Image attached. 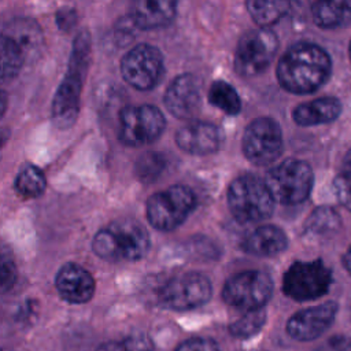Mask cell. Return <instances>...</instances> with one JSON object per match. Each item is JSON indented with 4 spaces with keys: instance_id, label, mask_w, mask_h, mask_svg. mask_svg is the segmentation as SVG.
Wrapping results in <instances>:
<instances>
[{
    "instance_id": "obj_1",
    "label": "cell",
    "mask_w": 351,
    "mask_h": 351,
    "mask_svg": "<svg viewBox=\"0 0 351 351\" xmlns=\"http://www.w3.org/2000/svg\"><path fill=\"white\" fill-rule=\"evenodd\" d=\"M330 71V58L321 47L299 43L288 48L278 60L277 80L285 90L307 95L324 85Z\"/></svg>"
},
{
    "instance_id": "obj_2",
    "label": "cell",
    "mask_w": 351,
    "mask_h": 351,
    "mask_svg": "<svg viewBox=\"0 0 351 351\" xmlns=\"http://www.w3.org/2000/svg\"><path fill=\"white\" fill-rule=\"evenodd\" d=\"M89 58L90 37L88 32H81L74 40L67 71L52 101V121L59 129H67L77 121L82 84L89 67Z\"/></svg>"
},
{
    "instance_id": "obj_3",
    "label": "cell",
    "mask_w": 351,
    "mask_h": 351,
    "mask_svg": "<svg viewBox=\"0 0 351 351\" xmlns=\"http://www.w3.org/2000/svg\"><path fill=\"white\" fill-rule=\"evenodd\" d=\"M92 248L99 258L110 262L138 261L149 250V234L140 222L121 218L96 233Z\"/></svg>"
},
{
    "instance_id": "obj_4",
    "label": "cell",
    "mask_w": 351,
    "mask_h": 351,
    "mask_svg": "<svg viewBox=\"0 0 351 351\" xmlns=\"http://www.w3.org/2000/svg\"><path fill=\"white\" fill-rule=\"evenodd\" d=\"M274 197L265 180L244 174L232 181L228 189L230 213L240 223H258L274 210Z\"/></svg>"
},
{
    "instance_id": "obj_5",
    "label": "cell",
    "mask_w": 351,
    "mask_h": 351,
    "mask_svg": "<svg viewBox=\"0 0 351 351\" xmlns=\"http://www.w3.org/2000/svg\"><path fill=\"white\" fill-rule=\"evenodd\" d=\"M196 203V196L189 186L171 185L149 196L145 206L147 219L155 229L169 232L186 219Z\"/></svg>"
},
{
    "instance_id": "obj_6",
    "label": "cell",
    "mask_w": 351,
    "mask_h": 351,
    "mask_svg": "<svg viewBox=\"0 0 351 351\" xmlns=\"http://www.w3.org/2000/svg\"><path fill=\"white\" fill-rule=\"evenodd\" d=\"M276 202L298 204L311 192L314 176L308 163L299 159H287L274 166L265 178Z\"/></svg>"
},
{
    "instance_id": "obj_7",
    "label": "cell",
    "mask_w": 351,
    "mask_h": 351,
    "mask_svg": "<svg viewBox=\"0 0 351 351\" xmlns=\"http://www.w3.org/2000/svg\"><path fill=\"white\" fill-rule=\"evenodd\" d=\"M278 49V38L269 27L247 32L236 47L234 69L243 77H255L273 62Z\"/></svg>"
},
{
    "instance_id": "obj_8",
    "label": "cell",
    "mask_w": 351,
    "mask_h": 351,
    "mask_svg": "<svg viewBox=\"0 0 351 351\" xmlns=\"http://www.w3.org/2000/svg\"><path fill=\"white\" fill-rule=\"evenodd\" d=\"M332 284L330 269L319 259L295 262L284 274V293L299 302L314 300L324 296Z\"/></svg>"
},
{
    "instance_id": "obj_9",
    "label": "cell",
    "mask_w": 351,
    "mask_h": 351,
    "mask_svg": "<svg viewBox=\"0 0 351 351\" xmlns=\"http://www.w3.org/2000/svg\"><path fill=\"white\" fill-rule=\"evenodd\" d=\"M273 293L271 277L262 270H245L230 277L222 289L226 304L250 311L263 308Z\"/></svg>"
},
{
    "instance_id": "obj_10",
    "label": "cell",
    "mask_w": 351,
    "mask_h": 351,
    "mask_svg": "<svg viewBox=\"0 0 351 351\" xmlns=\"http://www.w3.org/2000/svg\"><path fill=\"white\" fill-rule=\"evenodd\" d=\"M165 126L166 119L159 108L149 104L129 106L119 114V140L130 147L147 145L159 138Z\"/></svg>"
},
{
    "instance_id": "obj_11",
    "label": "cell",
    "mask_w": 351,
    "mask_h": 351,
    "mask_svg": "<svg viewBox=\"0 0 351 351\" xmlns=\"http://www.w3.org/2000/svg\"><path fill=\"white\" fill-rule=\"evenodd\" d=\"M213 293L210 280L200 273H184L170 278L159 292L163 307L185 311L206 304Z\"/></svg>"
},
{
    "instance_id": "obj_12",
    "label": "cell",
    "mask_w": 351,
    "mask_h": 351,
    "mask_svg": "<svg viewBox=\"0 0 351 351\" xmlns=\"http://www.w3.org/2000/svg\"><path fill=\"white\" fill-rule=\"evenodd\" d=\"M245 158L256 165L273 163L282 152V133L280 125L271 118H256L244 130L241 141Z\"/></svg>"
},
{
    "instance_id": "obj_13",
    "label": "cell",
    "mask_w": 351,
    "mask_h": 351,
    "mask_svg": "<svg viewBox=\"0 0 351 351\" xmlns=\"http://www.w3.org/2000/svg\"><path fill=\"white\" fill-rule=\"evenodd\" d=\"M163 56L149 44L133 47L121 60L123 80L138 90H149L156 86L163 75Z\"/></svg>"
},
{
    "instance_id": "obj_14",
    "label": "cell",
    "mask_w": 351,
    "mask_h": 351,
    "mask_svg": "<svg viewBox=\"0 0 351 351\" xmlns=\"http://www.w3.org/2000/svg\"><path fill=\"white\" fill-rule=\"evenodd\" d=\"M337 313L335 302H326L293 314L287 324L288 335L299 341H310L322 335L333 322Z\"/></svg>"
},
{
    "instance_id": "obj_15",
    "label": "cell",
    "mask_w": 351,
    "mask_h": 351,
    "mask_svg": "<svg viewBox=\"0 0 351 351\" xmlns=\"http://www.w3.org/2000/svg\"><path fill=\"white\" fill-rule=\"evenodd\" d=\"M163 103L173 117L191 119L200 108V82L192 74L178 75L167 86Z\"/></svg>"
},
{
    "instance_id": "obj_16",
    "label": "cell",
    "mask_w": 351,
    "mask_h": 351,
    "mask_svg": "<svg viewBox=\"0 0 351 351\" xmlns=\"http://www.w3.org/2000/svg\"><path fill=\"white\" fill-rule=\"evenodd\" d=\"M223 141L222 130L210 122L192 121L176 133L177 145L191 155H208L217 152Z\"/></svg>"
},
{
    "instance_id": "obj_17",
    "label": "cell",
    "mask_w": 351,
    "mask_h": 351,
    "mask_svg": "<svg viewBox=\"0 0 351 351\" xmlns=\"http://www.w3.org/2000/svg\"><path fill=\"white\" fill-rule=\"evenodd\" d=\"M55 287L63 300L74 304L89 302L95 293L92 274L77 263H66L59 269Z\"/></svg>"
},
{
    "instance_id": "obj_18",
    "label": "cell",
    "mask_w": 351,
    "mask_h": 351,
    "mask_svg": "<svg viewBox=\"0 0 351 351\" xmlns=\"http://www.w3.org/2000/svg\"><path fill=\"white\" fill-rule=\"evenodd\" d=\"M177 0H133L132 21L149 30L167 26L177 14Z\"/></svg>"
},
{
    "instance_id": "obj_19",
    "label": "cell",
    "mask_w": 351,
    "mask_h": 351,
    "mask_svg": "<svg viewBox=\"0 0 351 351\" xmlns=\"http://www.w3.org/2000/svg\"><path fill=\"white\" fill-rule=\"evenodd\" d=\"M287 245L288 239L282 229L274 225H262L244 239L241 248L256 256H274L282 252Z\"/></svg>"
},
{
    "instance_id": "obj_20",
    "label": "cell",
    "mask_w": 351,
    "mask_h": 351,
    "mask_svg": "<svg viewBox=\"0 0 351 351\" xmlns=\"http://www.w3.org/2000/svg\"><path fill=\"white\" fill-rule=\"evenodd\" d=\"M341 112V103L336 97H319L299 104L293 110V121L300 126H314L335 121Z\"/></svg>"
},
{
    "instance_id": "obj_21",
    "label": "cell",
    "mask_w": 351,
    "mask_h": 351,
    "mask_svg": "<svg viewBox=\"0 0 351 351\" xmlns=\"http://www.w3.org/2000/svg\"><path fill=\"white\" fill-rule=\"evenodd\" d=\"M317 26L337 29L351 22V0H317L311 8Z\"/></svg>"
},
{
    "instance_id": "obj_22",
    "label": "cell",
    "mask_w": 351,
    "mask_h": 351,
    "mask_svg": "<svg viewBox=\"0 0 351 351\" xmlns=\"http://www.w3.org/2000/svg\"><path fill=\"white\" fill-rule=\"evenodd\" d=\"M291 0H247V10L254 22L261 27H269L287 15Z\"/></svg>"
},
{
    "instance_id": "obj_23",
    "label": "cell",
    "mask_w": 351,
    "mask_h": 351,
    "mask_svg": "<svg viewBox=\"0 0 351 351\" xmlns=\"http://www.w3.org/2000/svg\"><path fill=\"white\" fill-rule=\"evenodd\" d=\"M26 59V52L22 45L11 36L1 34V80L3 82L15 78Z\"/></svg>"
},
{
    "instance_id": "obj_24",
    "label": "cell",
    "mask_w": 351,
    "mask_h": 351,
    "mask_svg": "<svg viewBox=\"0 0 351 351\" xmlns=\"http://www.w3.org/2000/svg\"><path fill=\"white\" fill-rule=\"evenodd\" d=\"M208 101L228 115H236L241 110V100L236 89L225 81H214L207 93Z\"/></svg>"
},
{
    "instance_id": "obj_25",
    "label": "cell",
    "mask_w": 351,
    "mask_h": 351,
    "mask_svg": "<svg viewBox=\"0 0 351 351\" xmlns=\"http://www.w3.org/2000/svg\"><path fill=\"white\" fill-rule=\"evenodd\" d=\"M5 34L11 36L16 40L26 52V56L34 52L41 44V32L34 21L18 19L12 23H8L7 29H4Z\"/></svg>"
},
{
    "instance_id": "obj_26",
    "label": "cell",
    "mask_w": 351,
    "mask_h": 351,
    "mask_svg": "<svg viewBox=\"0 0 351 351\" xmlns=\"http://www.w3.org/2000/svg\"><path fill=\"white\" fill-rule=\"evenodd\" d=\"M45 186L44 173L33 165L23 166L15 178V189L23 197H38L45 191Z\"/></svg>"
},
{
    "instance_id": "obj_27",
    "label": "cell",
    "mask_w": 351,
    "mask_h": 351,
    "mask_svg": "<svg viewBox=\"0 0 351 351\" xmlns=\"http://www.w3.org/2000/svg\"><path fill=\"white\" fill-rule=\"evenodd\" d=\"M266 322V313L263 308L245 311L243 317L234 321L229 326V332L232 336L239 339H247L256 335Z\"/></svg>"
},
{
    "instance_id": "obj_28",
    "label": "cell",
    "mask_w": 351,
    "mask_h": 351,
    "mask_svg": "<svg viewBox=\"0 0 351 351\" xmlns=\"http://www.w3.org/2000/svg\"><path fill=\"white\" fill-rule=\"evenodd\" d=\"M96 351H154V346L145 335H133L122 340L107 341Z\"/></svg>"
},
{
    "instance_id": "obj_29",
    "label": "cell",
    "mask_w": 351,
    "mask_h": 351,
    "mask_svg": "<svg viewBox=\"0 0 351 351\" xmlns=\"http://www.w3.org/2000/svg\"><path fill=\"white\" fill-rule=\"evenodd\" d=\"M340 219L339 215L330 207H319L311 213L306 226L308 230L315 233H325L337 228Z\"/></svg>"
},
{
    "instance_id": "obj_30",
    "label": "cell",
    "mask_w": 351,
    "mask_h": 351,
    "mask_svg": "<svg viewBox=\"0 0 351 351\" xmlns=\"http://www.w3.org/2000/svg\"><path fill=\"white\" fill-rule=\"evenodd\" d=\"M165 166H166V162L160 154L149 152L138 159L136 171H137L140 180L152 181L163 171Z\"/></svg>"
},
{
    "instance_id": "obj_31",
    "label": "cell",
    "mask_w": 351,
    "mask_h": 351,
    "mask_svg": "<svg viewBox=\"0 0 351 351\" xmlns=\"http://www.w3.org/2000/svg\"><path fill=\"white\" fill-rule=\"evenodd\" d=\"M333 188L339 202L351 211V171L344 170L333 181Z\"/></svg>"
},
{
    "instance_id": "obj_32",
    "label": "cell",
    "mask_w": 351,
    "mask_h": 351,
    "mask_svg": "<svg viewBox=\"0 0 351 351\" xmlns=\"http://www.w3.org/2000/svg\"><path fill=\"white\" fill-rule=\"evenodd\" d=\"M174 351H221L218 344L211 339L192 337L182 341Z\"/></svg>"
},
{
    "instance_id": "obj_33",
    "label": "cell",
    "mask_w": 351,
    "mask_h": 351,
    "mask_svg": "<svg viewBox=\"0 0 351 351\" xmlns=\"http://www.w3.org/2000/svg\"><path fill=\"white\" fill-rule=\"evenodd\" d=\"M314 351H351V337L343 335L332 336Z\"/></svg>"
},
{
    "instance_id": "obj_34",
    "label": "cell",
    "mask_w": 351,
    "mask_h": 351,
    "mask_svg": "<svg viewBox=\"0 0 351 351\" xmlns=\"http://www.w3.org/2000/svg\"><path fill=\"white\" fill-rule=\"evenodd\" d=\"M16 278V270L12 261L3 258L1 261V289L5 292L8 288H11Z\"/></svg>"
},
{
    "instance_id": "obj_35",
    "label": "cell",
    "mask_w": 351,
    "mask_h": 351,
    "mask_svg": "<svg viewBox=\"0 0 351 351\" xmlns=\"http://www.w3.org/2000/svg\"><path fill=\"white\" fill-rule=\"evenodd\" d=\"M344 266H346L347 271L351 274V247L348 248V251L344 255Z\"/></svg>"
},
{
    "instance_id": "obj_36",
    "label": "cell",
    "mask_w": 351,
    "mask_h": 351,
    "mask_svg": "<svg viewBox=\"0 0 351 351\" xmlns=\"http://www.w3.org/2000/svg\"><path fill=\"white\" fill-rule=\"evenodd\" d=\"M344 166H346V170L351 171V149L347 152V155L344 158Z\"/></svg>"
},
{
    "instance_id": "obj_37",
    "label": "cell",
    "mask_w": 351,
    "mask_h": 351,
    "mask_svg": "<svg viewBox=\"0 0 351 351\" xmlns=\"http://www.w3.org/2000/svg\"><path fill=\"white\" fill-rule=\"evenodd\" d=\"M348 53H350V60H351V43H350V48H348Z\"/></svg>"
}]
</instances>
